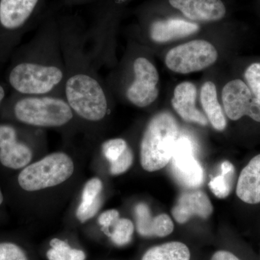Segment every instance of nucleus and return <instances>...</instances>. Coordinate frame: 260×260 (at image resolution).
Here are the masks:
<instances>
[{
	"label": "nucleus",
	"mask_w": 260,
	"mask_h": 260,
	"mask_svg": "<svg viewBox=\"0 0 260 260\" xmlns=\"http://www.w3.org/2000/svg\"><path fill=\"white\" fill-rule=\"evenodd\" d=\"M58 23L66 72L63 96L77 118L99 124L110 113V95L87 49L85 28L70 15Z\"/></svg>",
	"instance_id": "f257e3e1"
},
{
	"label": "nucleus",
	"mask_w": 260,
	"mask_h": 260,
	"mask_svg": "<svg viewBox=\"0 0 260 260\" xmlns=\"http://www.w3.org/2000/svg\"><path fill=\"white\" fill-rule=\"evenodd\" d=\"M23 51L8 75L12 88L22 95L63 96L66 72L57 17H44Z\"/></svg>",
	"instance_id": "f03ea898"
},
{
	"label": "nucleus",
	"mask_w": 260,
	"mask_h": 260,
	"mask_svg": "<svg viewBox=\"0 0 260 260\" xmlns=\"http://www.w3.org/2000/svg\"><path fill=\"white\" fill-rule=\"evenodd\" d=\"M10 112L15 121L32 127H64L77 118L64 96L54 95L19 94Z\"/></svg>",
	"instance_id": "7ed1b4c3"
},
{
	"label": "nucleus",
	"mask_w": 260,
	"mask_h": 260,
	"mask_svg": "<svg viewBox=\"0 0 260 260\" xmlns=\"http://www.w3.org/2000/svg\"><path fill=\"white\" fill-rule=\"evenodd\" d=\"M179 138V125L169 112H160L150 119L140 143V162L144 170L157 172L167 167Z\"/></svg>",
	"instance_id": "20e7f679"
},
{
	"label": "nucleus",
	"mask_w": 260,
	"mask_h": 260,
	"mask_svg": "<svg viewBox=\"0 0 260 260\" xmlns=\"http://www.w3.org/2000/svg\"><path fill=\"white\" fill-rule=\"evenodd\" d=\"M74 164L68 154L57 152L21 169L17 177L20 189L35 191L59 185L74 172Z\"/></svg>",
	"instance_id": "39448f33"
},
{
	"label": "nucleus",
	"mask_w": 260,
	"mask_h": 260,
	"mask_svg": "<svg viewBox=\"0 0 260 260\" xmlns=\"http://www.w3.org/2000/svg\"><path fill=\"white\" fill-rule=\"evenodd\" d=\"M130 70L131 78L126 81L123 90L124 99L135 107H148L158 96V70L144 56L133 58Z\"/></svg>",
	"instance_id": "423d86ee"
},
{
	"label": "nucleus",
	"mask_w": 260,
	"mask_h": 260,
	"mask_svg": "<svg viewBox=\"0 0 260 260\" xmlns=\"http://www.w3.org/2000/svg\"><path fill=\"white\" fill-rule=\"evenodd\" d=\"M215 47L205 40H194L173 48L166 56V65L179 74H189L209 68L218 59Z\"/></svg>",
	"instance_id": "0eeeda50"
},
{
	"label": "nucleus",
	"mask_w": 260,
	"mask_h": 260,
	"mask_svg": "<svg viewBox=\"0 0 260 260\" xmlns=\"http://www.w3.org/2000/svg\"><path fill=\"white\" fill-rule=\"evenodd\" d=\"M46 0H0V29L16 37L37 18H40Z\"/></svg>",
	"instance_id": "6e6552de"
},
{
	"label": "nucleus",
	"mask_w": 260,
	"mask_h": 260,
	"mask_svg": "<svg viewBox=\"0 0 260 260\" xmlns=\"http://www.w3.org/2000/svg\"><path fill=\"white\" fill-rule=\"evenodd\" d=\"M169 164L174 179L180 185L194 189L203 184L204 170L195 158L194 147L189 138H179Z\"/></svg>",
	"instance_id": "1a4fd4ad"
},
{
	"label": "nucleus",
	"mask_w": 260,
	"mask_h": 260,
	"mask_svg": "<svg viewBox=\"0 0 260 260\" xmlns=\"http://www.w3.org/2000/svg\"><path fill=\"white\" fill-rule=\"evenodd\" d=\"M224 112L231 120L237 121L244 116L260 122V101L242 80L229 82L222 90Z\"/></svg>",
	"instance_id": "9d476101"
},
{
	"label": "nucleus",
	"mask_w": 260,
	"mask_h": 260,
	"mask_svg": "<svg viewBox=\"0 0 260 260\" xmlns=\"http://www.w3.org/2000/svg\"><path fill=\"white\" fill-rule=\"evenodd\" d=\"M34 157L31 146L10 123L0 124V164L10 170H21Z\"/></svg>",
	"instance_id": "9b49d317"
},
{
	"label": "nucleus",
	"mask_w": 260,
	"mask_h": 260,
	"mask_svg": "<svg viewBox=\"0 0 260 260\" xmlns=\"http://www.w3.org/2000/svg\"><path fill=\"white\" fill-rule=\"evenodd\" d=\"M213 212V207L210 198L204 191L198 189L183 192L172 210L173 217L180 224L186 223L194 215L208 218Z\"/></svg>",
	"instance_id": "f8f14e48"
},
{
	"label": "nucleus",
	"mask_w": 260,
	"mask_h": 260,
	"mask_svg": "<svg viewBox=\"0 0 260 260\" xmlns=\"http://www.w3.org/2000/svg\"><path fill=\"white\" fill-rule=\"evenodd\" d=\"M173 8L194 21H216L225 16L226 10L221 0H169Z\"/></svg>",
	"instance_id": "ddd939ff"
},
{
	"label": "nucleus",
	"mask_w": 260,
	"mask_h": 260,
	"mask_svg": "<svg viewBox=\"0 0 260 260\" xmlns=\"http://www.w3.org/2000/svg\"><path fill=\"white\" fill-rule=\"evenodd\" d=\"M197 89L190 82H183L174 89L172 100V107L181 119L187 122L207 126L208 120L195 106Z\"/></svg>",
	"instance_id": "4468645a"
},
{
	"label": "nucleus",
	"mask_w": 260,
	"mask_h": 260,
	"mask_svg": "<svg viewBox=\"0 0 260 260\" xmlns=\"http://www.w3.org/2000/svg\"><path fill=\"white\" fill-rule=\"evenodd\" d=\"M137 232L143 237H165L174 232L172 218L167 214L152 216L148 205L139 203L135 207Z\"/></svg>",
	"instance_id": "2eb2a0df"
},
{
	"label": "nucleus",
	"mask_w": 260,
	"mask_h": 260,
	"mask_svg": "<svg viewBox=\"0 0 260 260\" xmlns=\"http://www.w3.org/2000/svg\"><path fill=\"white\" fill-rule=\"evenodd\" d=\"M196 23L181 19L156 20L149 27V37L155 43H166L192 35L199 30Z\"/></svg>",
	"instance_id": "dca6fc26"
},
{
	"label": "nucleus",
	"mask_w": 260,
	"mask_h": 260,
	"mask_svg": "<svg viewBox=\"0 0 260 260\" xmlns=\"http://www.w3.org/2000/svg\"><path fill=\"white\" fill-rule=\"evenodd\" d=\"M237 194L247 204L260 203V154L242 169L238 179Z\"/></svg>",
	"instance_id": "f3484780"
},
{
	"label": "nucleus",
	"mask_w": 260,
	"mask_h": 260,
	"mask_svg": "<svg viewBox=\"0 0 260 260\" xmlns=\"http://www.w3.org/2000/svg\"><path fill=\"white\" fill-rule=\"evenodd\" d=\"M200 99L208 121L214 129L223 131L226 128L227 121L221 106L219 104L216 87L213 82L208 81L203 84Z\"/></svg>",
	"instance_id": "a211bd4d"
},
{
	"label": "nucleus",
	"mask_w": 260,
	"mask_h": 260,
	"mask_svg": "<svg viewBox=\"0 0 260 260\" xmlns=\"http://www.w3.org/2000/svg\"><path fill=\"white\" fill-rule=\"evenodd\" d=\"M102 181L99 178L90 179L84 186L81 202L76 211V217L81 223L95 216L102 204Z\"/></svg>",
	"instance_id": "6ab92c4d"
},
{
	"label": "nucleus",
	"mask_w": 260,
	"mask_h": 260,
	"mask_svg": "<svg viewBox=\"0 0 260 260\" xmlns=\"http://www.w3.org/2000/svg\"><path fill=\"white\" fill-rule=\"evenodd\" d=\"M191 254L185 244L171 242L149 249L142 260H190Z\"/></svg>",
	"instance_id": "aec40b11"
},
{
	"label": "nucleus",
	"mask_w": 260,
	"mask_h": 260,
	"mask_svg": "<svg viewBox=\"0 0 260 260\" xmlns=\"http://www.w3.org/2000/svg\"><path fill=\"white\" fill-rule=\"evenodd\" d=\"M220 174L210 180L209 187L215 197L220 199H224L232 191L235 169L232 162L225 160L220 166Z\"/></svg>",
	"instance_id": "412c9836"
},
{
	"label": "nucleus",
	"mask_w": 260,
	"mask_h": 260,
	"mask_svg": "<svg viewBox=\"0 0 260 260\" xmlns=\"http://www.w3.org/2000/svg\"><path fill=\"white\" fill-rule=\"evenodd\" d=\"M51 249L47 252L49 260H85L83 251L73 249L68 243L59 239H53L50 242Z\"/></svg>",
	"instance_id": "4be33fe9"
},
{
	"label": "nucleus",
	"mask_w": 260,
	"mask_h": 260,
	"mask_svg": "<svg viewBox=\"0 0 260 260\" xmlns=\"http://www.w3.org/2000/svg\"><path fill=\"white\" fill-rule=\"evenodd\" d=\"M135 226L129 219L119 218L109 227L106 235L110 238L114 244L121 246L131 242Z\"/></svg>",
	"instance_id": "5701e85b"
},
{
	"label": "nucleus",
	"mask_w": 260,
	"mask_h": 260,
	"mask_svg": "<svg viewBox=\"0 0 260 260\" xmlns=\"http://www.w3.org/2000/svg\"><path fill=\"white\" fill-rule=\"evenodd\" d=\"M129 147L127 142L122 138H113L102 143V150L104 157L112 162L117 160Z\"/></svg>",
	"instance_id": "b1692460"
},
{
	"label": "nucleus",
	"mask_w": 260,
	"mask_h": 260,
	"mask_svg": "<svg viewBox=\"0 0 260 260\" xmlns=\"http://www.w3.org/2000/svg\"><path fill=\"white\" fill-rule=\"evenodd\" d=\"M0 260H29L23 248L16 243L0 242Z\"/></svg>",
	"instance_id": "393cba45"
},
{
	"label": "nucleus",
	"mask_w": 260,
	"mask_h": 260,
	"mask_svg": "<svg viewBox=\"0 0 260 260\" xmlns=\"http://www.w3.org/2000/svg\"><path fill=\"white\" fill-rule=\"evenodd\" d=\"M244 78L251 91L260 101V63H253L248 67Z\"/></svg>",
	"instance_id": "a878e982"
},
{
	"label": "nucleus",
	"mask_w": 260,
	"mask_h": 260,
	"mask_svg": "<svg viewBox=\"0 0 260 260\" xmlns=\"http://www.w3.org/2000/svg\"><path fill=\"white\" fill-rule=\"evenodd\" d=\"M133 158L134 156H133V150L129 146L117 160L111 162V174L112 175L124 174L133 165Z\"/></svg>",
	"instance_id": "bb28decb"
},
{
	"label": "nucleus",
	"mask_w": 260,
	"mask_h": 260,
	"mask_svg": "<svg viewBox=\"0 0 260 260\" xmlns=\"http://www.w3.org/2000/svg\"><path fill=\"white\" fill-rule=\"evenodd\" d=\"M119 218V213L118 210L112 209L104 212L99 218V223L102 226V232L106 234L109 227Z\"/></svg>",
	"instance_id": "cd10ccee"
},
{
	"label": "nucleus",
	"mask_w": 260,
	"mask_h": 260,
	"mask_svg": "<svg viewBox=\"0 0 260 260\" xmlns=\"http://www.w3.org/2000/svg\"><path fill=\"white\" fill-rule=\"evenodd\" d=\"M210 260H241L230 251L220 250L216 251Z\"/></svg>",
	"instance_id": "c85d7f7f"
},
{
	"label": "nucleus",
	"mask_w": 260,
	"mask_h": 260,
	"mask_svg": "<svg viewBox=\"0 0 260 260\" xmlns=\"http://www.w3.org/2000/svg\"><path fill=\"white\" fill-rule=\"evenodd\" d=\"M95 0H64V4L72 6V5H79L90 3Z\"/></svg>",
	"instance_id": "c756f323"
},
{
	"label": "nucleus",
	"mask_w": 260,
	"mask_h": 260,
	"mask_svg": "<svg viewBox=\"0 0 260 260\" xmlns=\"http://www.w3.org/2000/svg\"><path fill=\"white\" fill-rule=\"evenodd\" d=\"M5 95H6V92H5L4 87L0 84V110H1L3 103L4 102Z\"/></svg>",
	"instance_id": "7c9ffc66"
},
{
	"label": "nucleus",
	"mask_w": 260,
	"mask_h": 260,
	"mask_svg": "<svg viewBox=\"0 0 260 260\" xmlns=\"http://www.w3.org/2000/svg\"><path fill=\"white\" fill-rule=\"evenodd\" d=\"M4 194H3V191H2L1 189H0V208H1L2 205H3V203H4Z\"/></svg>",
	"instance_id": "2f4dec72"
}]
</instances>
